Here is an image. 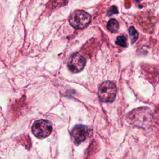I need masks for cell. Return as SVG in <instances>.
<instances>
[{"instance_id":"obj_3","label":"cell","mask_w":159,"mask_h":159,"mask_svg":"<svg viewBox=\"0 0 159 159\" xmlns=\"http://www.w3.org/2000/svg\"><path fill=\"white\" fill-rule=\"evenodd\" d=\"M52 125L45 119H39L35 121L32 126V134L38 139H44L51 134Z\"/></svg>"},{"instance_id":"obj_8","label":"cell","mask_w":159,"mask_h":159,"mask_svg":"<svg viewBox=\"0 0 159 159\" xmlns=\"http://www.w3.org/2000/svg\"><path fill=\"white\" fill-rule=\"evenodd\" d=\"M116 44L122 47H125L127 46V39L126 37L124 35L119 36L117 37L116 40L115 42Z\"/></svg>"},{"instance_id":"obj_10","label":"cell","mask_w":159,"mask_h":159,"mask_svg":"<svg viewBox=\"0 0 159 159\" xmlns=\"http://www.w3.org/2000/svg\"><path fill=\"white\" fill-rule=\"evenodd\" d=\"M140 1H141V0H135V1H136V2H139Z\"/></svg>"},{"instance_id":"obj_7","label":"cell","mask_w":159,"mask_h":159,"mask_svg":"<svg viewBox=\"0 0 159 159\" xmlns=\"http://www.w3.org/2000/svg\"><path fill=\"white\" fill-rule=\"evenodd\" d=\"M129 33L131 40V43L133 44L136 42L138 39V32L133 26H131L129 28Z\"/></svg>"},{"instance_id":"obj_4","label":"cell","mask_w":159,"mask_h":159,"mask_svg":"<svg viewBox=\"0 0 159 159\" xmlns=\"http://www.w3.org/2000/svg\"><path fill=\"white\" fill-rule=\"evenodd\" d=\"M86 60L84 58L78 53L72 54L68 61V69L74 73L81 71L84 67Z\"/></svg>"},{"instance_id":"obj_9","label":"cell","mask_w":159,"mask_h":159,"mask_svg":"<svg viewBox=\"0 0 159 159\" xmlns=\"http://www.w3.org/2000/svg\"><path fill=\"white\" fill-rule=\"evenodd\" d=\"M118 13V10H117V8L116 7V6H111L108 10H107V16H111L112 14H117Z\"/></svg>"},{"instance_id":"obj_2","label":"cell","mask_w":159,"mask_h":159,"mask_svg":"<svg viewBox=\"0 0 159 159\" xmlns=\"http://www.w3.org/2000/svg\"><path fill=\"white\" fill-rule=\"evenodd\" d=\"M91 22V16L81 10L74 11L69 17L70 25L75 29H83Z\"/></svg>"},{"instance_id":"obj_1","label":"cell","mask_w":159,"mask_h":159,"mask_svg":"<svg viewBox=\"0 0 159 159\" xmlns=\"http://www.w3.org/2000/svg\"><path fill=\"white\" fill-rule=\"evenodd\" d=\"M98 93L101 101L103 102H112L116 96V86L111 81H104L99 86Z\"/></svg>"},{"instance_id":"obj_5","label":"cell","mask_w":159,"mask_h":159,"mask_svg":"<svg viewBox=\"0 0 159 159\" xmlns=\"http://www.w3.org/2000/svg\"><path fill=\"white\" fill-rule=\"evenodd\" d=\"M88 135V129L86 126L82 124H77L75 125L71 131L73 141L76 145L84 141Z\"/></svg>"},{"instance_id":"obj_6","label":"cell","mask_w":159,"mask_h":159,"mask_svg":"<svg viewBox=\"0 0 159 159\" xmlns=\"http://www.w3.org/2000/svg\"><path fill=\"white\" fill-rule=\"evenodd\" d=\"M119 27V23L116 19H111L108 21L107 24V28L110 32L112 33H116L118 31Z\"/></svg>"}]
</instances>
